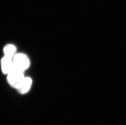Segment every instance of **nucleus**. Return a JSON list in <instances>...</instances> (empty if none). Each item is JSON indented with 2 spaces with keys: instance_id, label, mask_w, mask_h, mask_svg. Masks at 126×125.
I'll list each match as a JSON object with an SVG mask.
<instances>
[{
  "instance_id": "obj_1",
  "label": "nucleus",
  "mask_w": 126,
  "mask_h": 125,
  "mask_svg": "<svg viewBox=\"0 0 126 125\" xmlns=\"http://www.w3.org/2000/svg\"><path fill=\"white\" fill-rule=\"evenodd\" d=\"M14 69L24 72L30 67L31 62L28 56L25 53H17L13 58Z\"/></svg>"
},
{
  "instance_id": "obj_2",
  "label": "nucleus",
  "mask_w": 126,
  "mask_h": 125,
  "mask_svg": "<svg viewBox=\"0 0 126 125\" xmlns=\"http://www.w3.org/2000/svg\"><path fill=\"white\" fill-rule=\"evenodd\" d=\"M7 75V81L9 84L16 90L25 77L24 72L15 69H14Z\"/></svg>"
},
{
  "instance_id": "obj_3",
  "label": "nucleus",
  "mask_w": 126,
  "mask_h": 125,
  "mask_svg": "<svg viewBox=\"0 0 126 125\" xmlns=\"http://www.w3.org/2000/svg\"><path fill=\"white\" fill-rule=\"evenodd\" d=\"M1 70L4 74L7 75L14 69L13 60L4 56L0 62Z\"/></svg>"
},
{
  "instance_id": "obj_4",
  "label": "nucleus",
  "mask_w": 126,
  "mask_h": 125,
  "mask_svg": "<svg viewBox=\"0 0 126 125\" xmlns=\"http://www.w3.org/2000/svg\"><path fill=\"white\" fill-rule=\"evenodd\" d=\"M32 85V78L30 77H25L17 90L21 94H25L30 91Z\"/></svg>"
},
{
  "instance_id": "obj_5",
  "label": "nucleus",
  "mask_w": 126,
  "mask_h": 125,
  "mask_svg": "<svg viewBox=\"0 0 126 125\" xmlns=\"http://www.w3.org/2000/svg\"><path fill=\"white\" fill-rule=\"evenodd\" d=\"M16 46L13 44H9L5 45L3 48L4 56L13 59L17 54Z\"/></svg>"
}]
</instances>
